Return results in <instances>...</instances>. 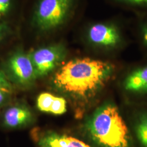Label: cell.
Wrapping results in <instances>:
<instances>
[{"label":"cell","mask_w":147,"mask_h":147,"mask_svg":"<svg viewBox=\"0 0 147 147\" xmlns=\"http://www.w3.org/2000/svg\"><path fill=\"white\" fill-rule=\"evenodd\" d=\"M0 87L12 90V86L8 78L3 71L0 70Z\"/></svg>","instance_id":"5bb4252c"},{"label":"cell","mask_w":147,"mask_h":147,"mask_svg":"<svg viewBox=\"0 0 147 147\" xmlns=\"http://www.w3.org/2000/svg\"><path fill=\"white\" fill-rule=\"evenodd\" d=\"M75 0H39L33 16L34 27L41 32L58 28L66 21Z\"/></svg>","instance_id":"3957f363"},{"label":"cell","mask_w":147,"mask_h":147,"mask_svg":"<svg viewBox=\"0 0 147 147\" xmlns=\"http://www.w3.org/2000/svg\"><path fill=\"white\" fill-rule=\"evenodd\" d=\"M88 38L90 42L96 45L113 47L120 42L121 34L112 25L98 23L89 27Z\"/></svg>","instance_id":"8992f818"},{"label":"cell","mask_w":147,"mask_h":147,"mask_svg":"<svg viewBox=\"0 0 147 147\" xmlns=\"http://www.w3.org/2000/svg\"><path fill=\"white\" fill-rule=\"evenodd\" d=\"M6 71L8 78L20 86H30L38 78L30 54L21 51L14 53L8 58Z\"/></svg>","instance_id":"277c9868"},{"label":"cell","mask_w":147,"mask_h":147,"mask_svg":"<svg viewBox=\"0 0 147 147\" xmlns=\"http://www.w3.org/2000/svg\"><path fill=\"white\" fill-rule=\"evenodd\" d=\"M67 111V102L62 97L56 96L54 98L50 113L60 115Z\"/></svg>","instance_id":"7c38bea8"},{"label":"cell","mask_w":147,"mask_h":147,"mask_svg":"<svg viewBox=\"0 0 147 147\" xmlns=\"http://www.w3.org/2000/svg\"><path fill=\"white\" fill-rule=\"evenodd\" d=\"M11 0H0V17L6 15L11 9Z\"/></svg>","instance_id":"4fadbf2b"},{"label":"cell","mask_w":147,"mask_h":147,"mask_svg":"<svg viewBox=\"0 0 147 147\" xmlns=\"http://www.w3.org/2000/svg\"><path fill=\"white\" fill-rule=\"evenodd\" d=\"M141 38L143 44L147 48V23L143 24L141 27Z\"/></svg>","instance_id":"e0dca14e"},{"label":"cell","mask_w":147,"mask_h":147,"mask_svg":"<svg viewBox=\"0 0 147 147\" xmlns=\"http://www.w3.org/2000/svg\"><path fill=\"white\" fill-rule=\"evenodd\" d=\"M113 70L110 63L88 58H76L65 63L53 78L57 89L78 99L97 92Z\"/></svg>","instance_id":"6da1fadb"},{"label":"cell","mask_w":147,"mask_h":147,"mask_svg":"<svg viewBox=\"0 0 147 147\" xmlns=\"http://www.w3.org/2000/svg\"><path fill=\"white\" fill-rule=\"evenodd\" d=\"M89 136L101 147H131L130 132L115 105L99 107L87 123Z\"/></svg>","instance_id":"7a4b0ae2"},{"label":"cell","mask_w":147,"mask_h":147,"mask_svg":"<svg viewBox=\"0 0 147 147\" xmlns=\"http://www.w3.org/2000/svg\"><path fill=\"white\" fill-rule=\"evenodd\" d=\"M135 7L147 8V0H119Z\"/></svg>","instance_id":"9a60e30c"},{"label":"cell","mask_w":147,"mask_h":147,"mask_svg":"<svg viewBox=\"0 0 147 147\" xmlns=\"http://www.w3.org/2000/svg\"><path fill=\"white\" fill-rule=\"evenodd\" d=\"M8 30L7 25L5 24L0 23V42L5 36Z\"/></svg>","instance_id":"ac0fdd59"},{"label":"cell","mask_w":147,"mask_h":147,"mask_svg":"<svg viewBox=\"0 0 147 147\" xmlns=\"http://www.w3.org/2000/svg\"><path fill=\"white\" fill-rule=\"evenodd\" d=\"M12 90L0 87V106L3 105L9 98Z\"/></svg>","instance_id":"2e32d148"},{"label":"cell","mask_w":147,"mask_h":147,"mask_svg":"<svg viewBox=\"0 0 147 147\" xmlns=\"http://www.w3.org/2000/svg\"><path fill=\"white\" fill-rule=\"evenodd\" d=\"M35 137L39 147H91L75 137L52 131L42 132Z\"/></svg>","instance_id":"52a82bcc"},{"label":"cell","mask_w":147,"mask_h":147,"mask_svg":"<svg viewBox=\"0 0 147 147\" xmlns=\"http://www.w3.org/2000/svg\"><path fill=\"white\" fill-rule=\"evenodd\" d=\"M55 97V95L49 93H41L37 98L38 109L44 112L50 113Z\"/></svg>","instance_id":"8fae6325"},{"label":"cell","mask_w":147,"mask_h":147,"mask_svg":"<svg viewBox=\"0 0 147 147\" xmlns=\"http://www.w3.org/2000/svg\"><path fill=\"white\" fill-rule=\"evenodd\" d=\"M38 78L45 76L58 67L66 56V50L61 44L40 47L30 53Z\"/></svg>","instance_id":"5b68a950"},{"label":"cell","mask_w":147,"mask_h":147,"mask_svg":"<svg viewBox=\"0 0 147 147\" xmlns=\"http://www.w3.org/2000/svg\"><path fill=\"white\" fill-rule=\"evenodd\" d=\"M124 86L132 94L147 98V63L134 69L127 76Z\"/></svg>","instance_id":"ba28073f"},{"label":"cell","mask_w":147,"mask_h":147,"mask_svg":"<svg viewBox=\"0 0 147 147\" xmlns=\"http://www.w3.org/2000/svg\"><path fill=\"white\" fill-rule=\"evenodd\" d=\"M134 131L140 146L147 147V106L140 108L136 113Z\"/></svg>","instance_id":"30bf717a"},{"label":"cell","mask_w":147,"mask_h":147,"mask_svg":"<svg viewBox=\"0 0 147 147\" xmlns=\"http://www.w3.org/2000/svg\"><path fill=\"white\" fill-rule=\"evenodd\" d=\"M33 119V114L29 108L25 105L13 106L5 111L3 123L9 128H18L26 126Z\"/></svg>","instance_id":"9c48e42d"}]
</instances>
